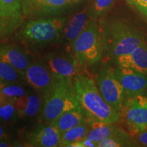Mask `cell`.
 I'll list each match as a JSON object with an SVG mask.
<instances>
[{"label":"cell","instance_id":"cell-1","mask_svg":"<svg viewBox=\"0 0 147 147\" xmlns=\"http://www.w3.org/2000/svg\"><path fill=\"white\" fill-rule=\"evenodd\" d=\"M72 81L76 98L87 121L110 123L119 121V114L104 100L93 78L78 73Z\"/></svg>","mask_w":147,"mask_h":147},{"label":"cell","instance_id":"cell-2","mask_svg":"<svg viewBox=\"0 0 147 147\" xmlns=\"http://www.w3.org/2000/svg\"><path fill=\"white\" fill-rule=\"evenodd\" d=\"M100 33L103 52L115 61L129 54L144 42L138 30L121 20H113L100 26Z\"/></svg>","mask_w":147,"mask_h":147},{"label":"cell","instance_id":"cell-3","mask_svg":"<svg viewBox=\"0 0 147 147\" xmlns=\"http://www.w3.org/2000/svg\"><path fill=\"white\" fill-rule=\"evenodd\" d=\"M67 19L61 16L35 18L23 22L16 37L24 45L32 47L58 42L62 37Z\"/></svg>","mask_w":147,"mask_h":147},{"label":"cell","instance_id":"cell-4","mask_svg":"<svg viewBox=\"0 0 147 147\" xmlns=\"http://www.w3.org/2000/svg\"><path fill=\"white\" fill-rule=\"evenodd\" d=\"M80 107L72 79L57 78L50 93L44 98L42 119L47 124H51L64 112Z\"/></svg>","mask_w":147,"mask_h":147},{"label":"cell","instance_id":"cell-5","mask_svg":"<svg viewBox=\"0 0 147 147\" xmlns=\"http://www.w3.org/2000/svg\"><path fill=\"white\" fill-rule=\"evenodd\" d=\"M71 50L80 65H92L101 59L103 49L100 26L89 21L81 34L71 45Z\"/></svg>","mask_w":147,"mask_h":147},{"label":"cell","instance_id":"cell-6","mask_svg":"<svg viewBox=\"0 0 147 147\" xmlns=\"http://www.w3.org/2000/svg\"><path fill=\"white\" fill-rule=\"evenodd\" d=\"M125 125L130 136L147 127V95L145 93L123 101L119 121Z\"/></svg>","mask_w":147,"mask_h":147},{"label":"cell","instance_id":"cell-7","mask_svg":"<svg viewBox=\"0 0 147 147\" xmlns=\"http://www.w3.org/2000/svg\"><path fill=\"white\" fill-rule=\"evenodd\" d=\"M97 88L104 100L119 114L124 101V93L122 86L117 77L114 69H102L97 76Z\"/></svg>","mask_w":147,"mask_h":147},{"label":"cell","instance_id":"cell-8","mask_svg":"<svg viewBox=\"0 0 147 147\" xmlns=\"http://www.w3.org/2000/svg\"><path fill=\"white\" fill-rule=\"evenodd\" d=\"M74 3L73 0H21L24 17L41 18L63 13Z\"/></svg>","mask_w":147,"mask_h":147},{"label":"cell","instance_id":"cell-9","mask_svg":"<svg viewBox=\"0 0 147 147\" xmlns=\"http://www.w3.org/2000/svg\"><path fill=\"white\" fill-rule=\"evenodd\" d=\"M25 77L43 98L50 93L57 79L51 72L47 63L42 61L31 63L25 71Z\"/></svg>","mask_w":147,"mask_h":147},{"label":"cell","instance_id":"cell-10","mask_svg":"<svg viewBox=\"0 0 147 147\" xmlns=\"http://www.w3.org/2000/svg\"><path fill=\"white\" fill-rule=\"evenodd\" d=\"M114 72L123 89L124 100L146 91L147 75L119 66L114 69Z\"/></svg>","mask_w":147,"mask_h":147},{"label":"cell","instance_id":"cell-11","mask_svg":"<svg viewBox=\"0 0 147 147\" xmlns=\"http://www.w3.org/2000/svg\"><path fill=\"white\" fill-rule=\"evenodd\" d=\"M61 134L51 124H41L27 134L26 143L31 146H60Z\"/></svg>","mask_w":147,"mask_h":147},{"label":"cell","instance_id":"cell-12","mask_svg":"<svg viewBox=\"0 0 147 147\" xmlns=\"http://www.w3.org/2000/svg\"><path fill=\"white\" fill-rule=\"evenodd\" d=\"M47 63L57 78L72 79L78 73V63L76 58L52 53L47 57Z\"/></svg>","mask_w":147,"mask_h":147},{"label":"cell","instance_id":"cell-13","mask_svg":"<svg viewBox=\"0 0 147 147\" xmlns=\"http://www.w3.org/2000/svg\"><path fill=\"white\" fill-rule=\"evenodd\" d=\"M0 61L25 73L32 63L30 56L23 48L13 44L0 42Z\"/></svg>","mask_w":147,"mask_h":147},{"label":"cell","instance_id":"cell-14","mask_svg":"<svg viewBox=\"0 0 147 147\" xmlns=\"http://www.w3.org/2000/svg\"><path fill=\"white\" fill-rule=\"evenodd\" d=\"M119 67H127L147 75V42H144L130 53L115 61Z\"/></svg>","mask_w":147,"mask_h":147},{"label":"cell","instance_id":"cell-15","mask_svg":"<svg viewBox=\"0 0 147 147\" xmlns=\"http://www.w3.org/2000/svg\"><path fill=\"white\" fill-rule=\"evenodd\" d=\"M88 121V134L86 139L97 144L103 140L115 135L122 129L118 127L114 123L99 121Z\"/></svg>","mask_w":147,"mask_h":147},{"label":"cell","instance_id":"cell-16","mask_svg":"<svg viewBox=\"0 0 147 147\" xmlns=\"http://www.w3.org/2000/svg\"><path fill=\"white\" fill-rule=\"evenodd\" d=\"M86 120L87 119L85 114L82 108L80 107L64 112L51 124L57 129L61 134Z\"/></svg>","mask_w":147,"mask_h":147},{"label":"cell","instance_id":"cell-17","mask_svg":"<svg viewBox=\"0 0 147 147\" xmlns=\"http://www.w3.org/2000/svg\"><path fill=\"white\" fill-rule=\"evenodd\" d=\"M87 12V9L82 10V12L74 14L68 21H67L62 36H63L67 43L71 45L83 31L88 22Z\"/></svg>","mask_w":147,"mask_h":147},{"label":"cell","instance_id":"cell-18","mask_svg":"<svg viewBox=\"0 0 147 147\" xmlns=\"http://www.w3.org/2000/svg\"><path fill=\"white\" fill-rule=\"evenodd\" d=\"M14 105L19 118H31L39 112L41 99L36 94L24 95L14 100Z\"/></svg>","mask_w":147,"mask_h":147},{"label":"cell","instance_id":"cell-19","mask_svg":"<svg viewBox=\"0 0 147 147\" xmlns=\"http://www.w3.org/2000/svg\"><path fill=\"white\" fill-rule=\"evenodd\" d=\"M24 22L23 13L0 16V42L8 39L19 29Z\"/></svg>","mask_w":147,"mask_h":147},{"label":"cell","instance_id":"cell-20","mask_svg":"<svg viewBox=\"0 0 147 147\" xmlns=\"http://www.w3.org/2000/svg\"><path fill=\"white\" fill-rule=\"evenodd\" d=\"M87 134L88 121L86 120L61 134L60 146H69L73 143L83 140Z\"/></svg>","mask_w":147,"mask_h":147},{"label":"cell","instance_id":"cell-21","mask_svg":"<svg viewBox=\"0 0 147 147\" xmlns=\"http://www.w3.org/2000/svg\"><path fill=\"white\" fill-rule=\"evenodd\" d=\"M134 142L131 138L128 133L122 129L115 135L103 140L97 143V146L99 147H121L132 146Z\"/></svg>","mask_w":147,"mask_h":147},{"label":"cell","instance_id":"cell-22","mask_svg":"<svg viewBox=\"0 0 147 147\" xmlns=\"http://www.w3.org/2000/svg\"><path fill=\"white\" fill-rule=\"evenodd\" d=\"M25 79V73L8 63L0 61V80L8 84L19 83Z\"/></svg>","mask_w":147,"mask_h":147},{"label":"cell","instance_id":"cell-23","mask_svg":"<svg viewBox=\"0 0 147 147\" xmlns=\"http://www.w3.org/2000/svg\"><path fill=\"white\" fill-rule=\"evenodd\" d=\"M17 117L14 101H8L0 104V121L2 123L9 124L14 121Z\"/></svg>","mask_w":147,"mask_h":147},{"label":"cell","instance_id":"cell-24","mask_svg":"<svg viewBox=\"0 0 147 147\" xmlns=\"http://www.w3.org/2000/svg\"><path fill=\"white\" fill-rule=\"evenodd\" d=\"M114 0H95L89 9V14L93 19L104 15L111 8Z\"/></svg>","mask_w":147,"mask_h":147},{"label":"cell","instance_id":"cell-25","mask_svg":"<svg viewBox=\"0 0 147 147\" xmlns=\"http://www.w3.org/2000/svg\"><path fill=\"white\" fill-rule=\"evenodd\" d=\"M0 8L3 16L22 13L21 0H0Z\"/></svg>","mask_w":147,"mask_h":147},{"label":"cell","instance_id":"cell-26","mask_svg":"<svg viewBox=\"0 0 147 147\" xmlns=\"http://www.w3.org/2000/svg\"><path fill=\"white\" fill-rule=\"evenodd\" d=\"M25 89L19 85L16 84H10L6 85L0 91V94L2 95L10 100H16L19 97L25 95Z\"/></svg>","mask_w":147,"mask_h":147},{"label":"cell","instance_id":"cell-27","mask_svg":"<svg viewBox=\"0 0 147 147\" xmlns=\"http://www.w3.org/2000/svg\"><path fill=\"white\" fill-rule=\"evenodd\" d=\"M134 144L136 146H147V127L142 131L130 136Z\"/></svg>","mask_w":147,"mask_h":147},{"label":"cell","instance_id":"cell-28","mask_svg":"<svg viewBox=\"0 0 147 147\" xmlns=\"http://www.w3.org/2000/svg\"><path fill=\"white\" fill-rule=\"evenodd\" d=\"M137 8L147 18V0H134Z\"/></svg>","mask_w":147,"mask_h":147},{"label":"cell","instance_id":"cell-29","mask_svg":"<svg viewBox=\"0 0 147 147\" xmlns=\"http://www.w3.org/2000/svg\"><path fill=\"white\" fill-rule=\"evenodd\" d=\"M4 140V139H3ZM3 140H2L0 142V147H8V146H10L11 145L9 144L8 142H5V141Z\"/></svg>","mask_w":147,"mask_h":147},{"label":"cell","instance_id":"cell-30","mask_svg":"<svg viewBox=\"0 0 147 147\" xmlns=\"http://www.w3.org/2000/svg\"><path fill=\"white\" fill-rule=\"evenodd\" d=\"M3 138H4V130L2 127L0 125V142L3 140Z\"/></svg>","mask_w":147,"mask_h":147},{"label":"cell","instance_id":"cell-31","mask_svg":"<svg viewBox=\"0 0 147 147\" xmlns=\"http://www.w3.org/2000/svg\"><path fill=\"white\" fill-rule=\"evenodd\" d=\"M8 84H10L7 83V82L1 81V80H0V91H1V89H2L3 87H5L6 85H8Z\"/></svg>","mask_w":147,"mask_h":147},{"label":"cell","instance_id":"cell-32","mask_svg":"<svg viewBox=\"0 0 147 147\" xmlns=\"http://www.w3.org/2000/svg\"><path fill=\"white\" fill-rule=\"evenodd\" d=\"M0 16H3V14H2V12H1V8H0Z\"/></svg>","mask_w":147,"mask_h":147},{"label":"cell","instance_id":"cell-33","mask_svg":"<svg viewBox=\"0 0 147 147\" xmlns=\"http://www.w3.org/2000/svg\"><path fill=\"white\" fill-rule=\"evenodd\" d=\"M126 1H129V2H131V3H133L134 0H126Z\"/></svg>","mask_w":147,"mask_h":147},{"label":"cell","instance_id":"cell-34","mask_svg":"<svg viewBox=\"0 0 147 147\" xmlns=\"http://www.w3.org/2000/svg\"><path fill=\"white\" fill-rule=\"evenodd\" d=\"M74 1V2H77V1H78L79 0H73Z\"/></svg>","mask_w":147,"mask_h":147}]
</instances>
